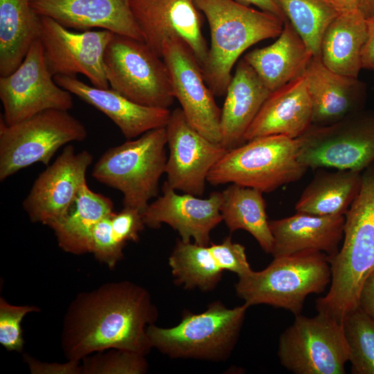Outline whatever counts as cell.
Segmentation results:
<instances>
[{"label":"cell","mask_w":374,"mask_h":374,"mask_svg":"<svg viewBox=\"0 0 374 374\" xmlns=\"http://www.w3.org/2000/svg\"><path fill=\"white\" fill-rule=\"evenodd\" d=\"M158 316L150 294L130 281L107 283L79 294L64 318L61 345L68 360L120 349L146 355L147 328Z\"/></svg>","instance_id":"obj_1"},{"label":"cell","mask_w":374,"mask_h":374,"mask_svg":"<svg viewBox=\"0 0 374 374\" xmlns=\"http://www.w3.org/2000/svg\"><path fill=\"white\" fill-rule=\"evenodd\" d=\"M343 245L328 256L331 281L316 309L341 323L358 305L362 286L374 270V163L362 174L360 190L345 215Z\"/></svg>","instance_id":"obj_2"},{"label":"cell","mask_w":374,"mask_h":374,"mask_svg":"<svg viewBox=\"0 0 374 374\" xmlns=\"http://www.w3.org/2000/svg\"><path fill=\"white\" fill-rule=\"evenodd\" d=\"M210 28L211 45L202 66L205 82L214 96H225L232 69L251 46L278 37L284 21L269 12L235 0H195Z\"/></svg>","instance_id":"obj_3"},{"label":"cell","mask_w":374,"mask_h":374,"mask_svg":"<svg viewBox=\"0 0 374 374\" xmlns=\"http://www.w3.org/2000/svg\"><path fill=\"white\" fill-rule=\"evenodd\" d=\"M330 281L327 255L305 250L274 258L265 269L239 276L235 291L249 307L267 304L296 316L301 314L306 297L322 293Z\"/></svg>","instance_id":"obj_4"},{"label":"cell","mask_w":374,"mask_h":374,"mask_svg":"<svg viewBox=\"0 0 374 374\" xmlns=\"http://www.w3.org/2000/svg\"><path fill=\"white\" fill-rule=\"evenodd\" d=\"M166 128L150 130L135 140L110 148L95 163L92 176L121 191L124 207L141 213L158 196L167 162Z\"/></svg>","instance_id":"obj_5"},{"label":"cell","mask_w":374,"mask_h":374,"mask_svg":"<svg viewBox=\"0 0 374 374\" xmlns=\"http://www.w3.org/2000/svg\"><path fill=\"white\" fill-rule=\"evenodd\" d=\"M297 139L265 136L228 150L210 170L207 181L236 184L271 193L301 179L308 170L299 160Z\"/></svg>","instance_id":"obj_6"},{"label":"cell","mask_w":374,"mask_h":374,"mask_svg":"<svg viewBox=\"0 0 374 374\" xmlns=\"http://www.w3.org/2000/svg\"><path fill=\"white\" fill-rule=\"evenodd\" d=\"M248 308L244 303L230 309L215 301L202 313L186 312L172 328L151 324L147 333L152 346L170 357L224 360L236 344Z\"/></svg>","instance_id":"obj_7"},{"label":"cell","mask_w":374,"mask_h":374,"mask_svg":"<svg viewBox=\"0 0 374 374\" xmlns=\"http://www.w3.org/2000/svg\"><path fill=\"white\" fill-rule=\"evenodd\" d=\"M87 137L84 124L65 110H44L12 125L1 117L0 180L35 163L48 166L59 148Z\"/></svg>","instance_id":"obj_8"},{"label":"cell","mask_w":374,"mask_h":374,"mask_svg":"<svg viewBox=\"0 0 374 374\" xmlns=\"http://www.w3.org/2000/svg\"><path fill=\"white\" fill-rule=\"evenodd\" d=\"M111 89L139 105L168 108L175 97L162 57L142 40L114 34L103 57Z\"/></svg>","instance_id":"obj_9"},{"label":"cell","mask_w":374,"mask_h":374,"mask_svg":"<svg viewBox=\"0 0 374 374\" xmlns=\"http://www.w3.org/2000/svg\"><path fill=\"white\" fill-rule=\"evenodd\" d=\"M280 364L296 374H344L350 348L343 323L323 313L301 314L280 335Z\"/></svg>","instance_id":"obj_10"},{"label":"cell","mask_w":374,"mask_h":374,"mask_svg":"<svg viewBox=\"0 0 374 374\" xmlns=\"http://www.w3.org/2000/svg\"><path fill=\"white\" fill-rule=\"evenodd\" d=\"M297 140L299 160L308 169L362 172L374 163V113L359 111L332 124H312Z\"/></svg>","instance_id":"obj_11"},{"label":"cell","mask_w":374,"mask_h":374,"mask_svg":"<svg viewBox=\"0 0 374 374\" xmlns=\"http://www.w3.org/2000/svg\"><path fill=\"white\" fill-rule=\"evenodd\" d=\"M3 119L8 125L47 109L69 111L73 106L71 93L55 82L46 63L39 39L35 40L19 66L0 76Z\"/></svg>","instance_id":"obj_12"},{"label":"cell","mask_w":374,"mask_h":374,"mask_svg":"<svg viewBox=\"0 0 374 374\" xmlns=\"http://www.w3.org/2000/svg\"><path fill=\"white\" fill-rule=\"evenodd\" d=\"M161 57L169 73L174 97L189 124L206 139L220 143L221 109L190 46L181 37L168 38L162 45Z\"/></svg>","instance_id":"obj_13"},{"label":"cell","mask_w":374,"mask_h":374,"mask_svg":"<svg viewBox=\"0 0 374 374\" xmlns=\"http://www.w3.org/2000/svg\"><path fill=\"white\" fill-rule=\"evenodd\" d=\"M114 33L107 30L73 32L53 19L41 16L39 40L52 75L86 76L93 86L109 89L104 68L105 51Z\"/></svg>","instance_id":"obj_14"},{"label":"cell","mask_w":374,"mask_h":374,"mask_svg":"<svg viewBox=\"0 0 374 374\" xmlns=\"http://www.w3.org/2000/svg\"><path fill=\"white\" fill-rule=\"evenodd\" d=\"M166 128L169 148L165 170L168 183L175 190L202 196L210 170L228 150L193 128L181 108L171 112Z\"/></svg>","instance_id":"obj_15"},{"label":"cell","mask_w":374,"mask_h":374,"mask_svg":"<svg viewBox=\"0 0 374 374\" xmlns=\"http://www.w3.org/2000/svg\"><path fill=\"white\" fill-rule=\"evenodd\" d=\"M87 150L75 152L65 146L55 161L39 175L23 202L30 220L50 224L60 220L87 183L86 173L93 161Z\"/></svg>","instance_id":"obj_16"},{"label":"cell","mask_w":374,"mask_h":374,"mask_svg":"<svg viewBox=\"0 0 374 374\" xmlns=\"http://www.w3.org/2000/svg\"><path fill=\"white\" fill-rule=\"evenodd\" d=\"M130 4L143 41L156 54L161 57L163 42L179 37L188 44L202 67L208 48L195 0H130Z\"/></svg>","instance_id":"obj_17"},{"label":"cell","mask_w":374,"mask_h":374,"mask_svg":"<svg viewBox=\"0 0 374 374\" xmlns=\"http://www.w3.org/2000/svg\"><path fill=\"white\" fill-rule=\"evenodd\" d=\"M161 190L162 195L142 212L145 226L158 229L165 223L179 233L181 240L193 238L196 244L208 246L211 231L222 221V193L212 192L206 199L179 195L167 181Z\"/></svg>","instance_id":"obj_18"},{"label":"cell","mask_w":374,"mask_h":374,"mask_svg":"<svg viewBox=\"0 0 374 374\" xmlns=\"http://www.w3.org/2000/svg\"><path fill=\"white\" fill-rule=\"evenodd\" d=\"M130 0H32L40 16L66 28L82 31L100 28L143 41L133 16Z\"/></svg>","instance_id":"obj_19"},{"label":"cell","mask_w":374,"mask_h":374,"mask_svg":"<svg viewBox=\"0 0 374 374\" xmlns=\"http://www.w3.org/2000/svg\"><path fill=\"white\" fill-rule=\"evenodd\" d=\"M53 78L60 87L105 114L128 140L150 130L166 127L170 120L171 112L168 108L139 105L112 89L89 86L76 76L58 75Z\"/></svg>","instance_id":"obj_20"},{"label":"cell","mask_w":374,"mask_h":374,"mask_svg":"<svg viewBox=\"0 0 374 374\" xmlns=\"http://www.w3.org/2000/svg\"><path fill=\"white\" fill-rule=\"evenodd\" d=\"M312 124V109L303 75L272 91L247 130V142L256 138L283 135L301 136Z\"/></svg>","instance_id":"obj_21"},{"label":"cell","mask_w":374,"mask_h":374,"mask_svg":"<svg viewBox=\"0 0 374 374\" xmlns=\"http://www.w3.org/2000/svg\"><path fill=\"white\" fill-rule=\"evenodd\" d=\"M303 75L312 105V124H332L362 111L363 90L357 78L330 70L316 56Z\"/></svg>","instance_id":"obj_22"},{"label":"cell","mask_w":374,"mask_h":374,"mask_svg":"<svg viewBox=\"0 0 374 374\" xmlns=\"http://www.w3.org/2000/svg\"><path fill=\"white\" fill-rule=\"evenodd\" d=\"M345 215H317L296 212L269 221L274 238V258L305 250L335 256L344 238Z\"/></svg>","instance_id":"obj_23"},{"label":"cell","mask_w":374,"mask_h":374,"mask_svg":"<svg viewBox=\"0 0 374 374\" xmlns=\"http://www.w3.org/2000/svg\"><path fill=\"white\" fill-rule=\"evenodd\" d=\"M270 93L253 69L240 60L221 109L220 144L227 150L245 143L244 134Z\"/></svg>","instance_id":"obj_24"},{"label":"cell","mask_w":374,"mask_h":374,"mask_svg":"<svg viewBox=\"0 0 374 374\" xmlns=\"http://www.w3.org/2000/svg\"><path fill=\"white\" fill-rule=\"evenodd\" d=\"M312 56L305 42L287 20L273 44L250 51L244 59L272 92L302 75Z\"/></svg>","instance_id":"obj_25"},{"label":"cell","mask_w":374,"mask_h":374,"mask_svg":"<svg viewBox=\"0 0 374 374\" xmlns=\"http://www.w3.org/2000/svg\"><path fill=\"white\" fill-rule=\"evenodd\" d=\"M367 35L366 19L358 8L341 11L325 30L319 57L330 70L357 78Z\"/></svg>","instance_id":"obj_26"},{"label":"cell","mask_w":374,"mask_h":374,"mask_svg":"<svg viewBox=\"0 0 374 374\" xmlns=\"http://www.w3.org/2000/svg\"><path fill=\"white\" fill-rule=\"evenodd\" d=\"M41 16L32 0H0V76H7L21 64L39 39Z\"/></svg>","instance_id":"obj_27"},{"label":"cell","mask_w":374,"mask_h":374,"mask_svg":"<svg viewBox=\"0 0 374 374\" xmlns=\"http://www.w3.org/2000/svg\"><path fill=\"white\" fill-rule=\"evenodd\" d=\"M112 200L91 190L84 184L66 214L50 224L59 247L75 255L90 253L91 235L95 225L114 212Z\"/></svg>","instance_id":"obj_28"},{"label":"cell","mask_w":374,"mask_h":374,"mask_svg":"<svg viewBox=\"0 0 374 374\" xmlns=\"http://www.w3.org/2000/svg\"><path fill=\"white\" fill-rule=\"evenodd\" d=\"M362 172L319 170L295 205L299 213L317 215H346L357 196Z\"/></svg>","instance_id":"obj_29"},{"label":"cell","mask_w":374,"mask_h":374,"mask_svg":"<svg viewBox=\"0 0 374 374\" xmlns=\"http://www.w3.org/2000/svg\"><path fill=\"white\" fill-rule=\"evenodd\" d=\"M222 193L220 212L230 232L239 229L249 232L265 252L271 253L274 238L267 220L263 193L236 184H231Z\"/></svg>","instance_id":"obj_30"},{"label":"cell","mask_w":374,"mask_h":374,"mask_svg":"<svg viewBox=\"0 0 374 374\" xmlns=\"http://www.w3.org/2000/svg\"><path fill=\"white\" fill-rule=\"evenodd\" d=\"M175 283L185 289L213 290L220 282L223 270L215 261L208 246L177 240L169 257Z\"/></svg>","instance_id":"obj_31"},{"label":"cell","mask_w":374,"mask_h":374,"mask_svg":"<svg viewBox=\"0 0 374 374\" xmlns=\"http://www.w3.org/2000/svg\"><path fill=\"white\" fill-rule=\"evenodd\" d=\"M313 56L320 57L321 43L329 24L341 12L330 0H275Z\"/></svg>","instance_id":"obj_32"},{"label":"cell","mask_w":374,"mask_h":374,"mask_svg":"<svg viewBox=\"0 0 374 374\" xmlns=\"http://www.w3.org/2000/svg\"><path fill=\"white\" fill-rule=\"evenodd\" d=\"M342 323L350 348L351 373L374 374V319L357 306Z\"/></svg>","instance_id":"obj_33"},{"label":"cell","mask_w":374,"mask_h":374,"mask_svg":"<svg viewBox=\"0 0 374 374\" xmlns=\"http://www.w3.org/2000/svg\"><path fill=\"white\" fill-rule=\"evenodd\" d=\"M82 360V374H141L148 369L145 355L115 348L94 353Z\"/></svg>","instance_id":"obj_34"},{"label":"cell","mask_w":374,"mask_h":374,"mask_svg":"<svg viewBox=\"0 0 374 374\" xmlns=\"http://www.w3.org/2000/svg\"><path fill=\"white\" fill-rule=\"evenodd\" d=\"M35 305H15L0 298V344L8 351L22 352L24 340L21 323L30 312H39Z\"/></svg>","instance_id":"obj_35"},{"label":"cell","mask_w":374,"mask_h":374,"mask_svg":"<svg viewBox=\"0 0 374 374\" xmlns=\"http://www.w3.org/2000/svg\"><path fill=\"white\" fill-rule=\"evenodd\" d=\"M111 214L100 220L93 227L90 253L94 255L96 260L114 269L123 258V249L125 244L120 241L113 231Z\"/></svg>","instance_id":"obj_36"},{"label":"cell","mask_w":374,"mask_h":374,"mask_svg":"<svg viewBox=\"0 0 374 374\" xmlns=\"http://www.w3.org/2000/svg\"><path fill=\"white\" fill-rule=\"evenodd\" d=\"M208 247L221 269L234 272L238 277L252 270L247 258L245 247L233 242L230 236L224 238L220 244L211 243Z\"/></svg>","instance_id":"obj_37"},{"label":"cell","mask_w":374,"mask_h":374,"mask_svg":"<svg viewBox=\"0 0 374 374\" xmlns=\"http://www.w3.org/2000/svg\"><path fill=\"white\" fill-rule=\"evenodd\" d=\"M110 219L113 231L120 241L125 244L139 241V233L145 226L141 211L123 206L120 212H113Z\"/></svg>","instance_id":"obj_38"},{"label":"cell","mask_w":374,"mask_h":374,"mask_svg":"<svg viewBox=\"0 0 374 374\" xmlns=\"http://www.w3.org/2000/svg\"><path fill=\"white\" fill-rule=\"evenodd\" d=\"M32 374H82L79 361L68 360L60 363H46L35 359L28 355H24Z\"/></svg>","instance_id":"obj_39"},{"label":"cell","mask_w":374,"mask_h":374,"mask_svg":"<svg viewBox=\"0 0 374 374\" xmlns=\"http://www.w3.org/2000/svg\"><path fill=\"white\" fill-rule=\"evenodd\" d=\"M358 305L374 319V270L367 276L362 286Z\"/></svg>","instance_id":"obj_40"},{"label":"cell","mask_w":374,"mask_h":374,"mask_svg":"<svg viewBox=\"0 0 374 374\" xmlns=\"http://www.w3.org/2000/svg\"><path fill=\"white\" fill-rule=\"evenodd\" d=\"M368 35L362 51V68L374 70V17L366 19Z\"/></svg>","instance_id":"obj_41"},{"label":"cell","mask_w":374,"mask_h":374,"mask_svg":"<svg viewBox=\"0 0 374 374\" xmlns=\"http://www.w3.org/2000/svg\"><path fill=\"white\" fill-rule=\"evenodd\" d=\"M236 1L249 6L253 5L260 10L273 14L283 20L287 21L281 9L275 0H235Z\"/></svg>","instance_id":"obj_42"},{"label":"cell","mask_w":374,"mask_h":374,"mask_svg":"<svg viewBox=\"0 0 374 374\" xmlns=\"http://www.w3.org/2000/svg\"><path fill=\"white\" fill-rule=\"evenodd\" d=\"M358 9L366 19L374 17V0H358Z\"/></svg>","instance_id":"obj_43"},{"label":"cell","mask_w":374,"mask_h":374,"mask_svg":"<svg viewBox=\"0 0 374 374\" xmlns=\"http://www.w3.org/2000/svg\"><path fill=\"white\" fill-rule=\"evenodd\" d=\"M336 5L341 11L356 9L358 0H336Z\"/></svg>","instance_id":"obj_44"},{"label":"cell","mask_w":374,"mask_h":374,"mask_svg":"<svg viewBox=\"0 0 374 374\" xmlns=\"http://www.w3.org/2000/svg\"><path fill=\"white\" fill-rule=\"evenodd\" d=\"M330 1H332L336 6V0H330Z\"/></svg>","instance_id":"obj_45"}]
</instances>
